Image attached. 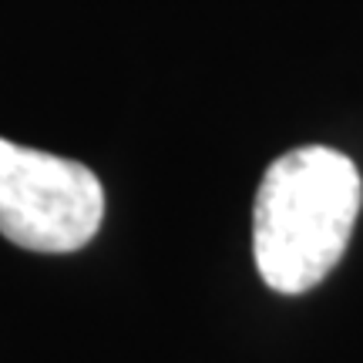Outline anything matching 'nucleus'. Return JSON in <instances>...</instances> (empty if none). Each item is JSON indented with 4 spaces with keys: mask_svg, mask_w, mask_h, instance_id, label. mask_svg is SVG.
Returning <instances> with one entry per match:
<instances>
[{
    "mask_svg": "<svg viewBox=\"0 0 363 363\" xmlns=\"http://www.w3.org/2000/svg\"><path fill=\"white\" fill-rule=\"evenodd\" d=\"M360 202V172L337 148L303 145L276 158L252 206V256L262 283L283 296L323 283L350 246Z\"/></svg>",
    "mask_w": 363,
    "mask_h": 363,
    "instance_id": "f257e3e1",
    "label": "nucleus"
},
{
    "mask_svg": "<svg viewBox=\"0 0 363 363\" xmlns=\"http://www.w3.org/2000/svg\"><path fill=\"white\" fill-rule=\"evenodd\" d=\"M104 219L98 175L71 158L0 138V235L30 252H74Z\"/></svg>",
    "mask_w": 363,
    "mask_h": 363,
    "instance_id": "f03ea898",
    "label": "nucleus"
}]
</instances>
